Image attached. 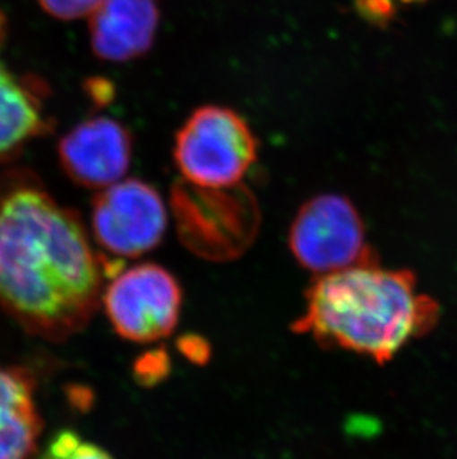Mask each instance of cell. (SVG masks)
Masks as SVG:
<instances>
[{
	"mask_svg": "<svg viewBox=\"0 0 457 459\" xmlns=\"http://www.w3.org/2000/svg\"><path fill=\"white\" fill-rule=\"evenodd\" d=\"M92 247L78 212L27 169L0 178V307L27 333L65 342L82 332L121 271Z\"/></svg>",
	"mask_w": 457,
	"mask_h": 459,
	"instance_id": "obj_1",
	"label": "cell"
},
{
	"mask_svg": "<svg viewBox=\"0 0 457 459\" xmlns=\"http://www.w3.org/2000/svg\"><path fill=\"white\" fill-rule=\"evenodd\" d=\"M305 298L293 332L379 364L429 333L440 318V307L418 290L411 271L380 268L377 262L318 275Z\"/></svg>",
	"mask_w": 457,
	"mask_h": 459,
	"instance_id": "obj_2",
	"label": "cell"
},
{
	"mask_svg": "<svg viewBox=\"0 0 457 459\" xmlns=\"http://www.w3.org/2000/svg\"><path fill=\"white\" fill-rule=\"evenodd\" d=\"M259 153L248 122L232 108L203 106L176 135L174 160L185 182L201 187H232Z\"/></svg>",
	"mask_w": 457,
	"mask_h": 459,
	"instance_id": "obj_3",
	"label": "cell"
},
{
	"mask_svg": "<svg viewBox=\"0 0 457 459\" xmlns=\"http://www.w3.org/2000/svg\"><path fill=\"white\" fill-rule=\"evenodd\" d=\"M174 216L183 243L211 259L241 255L259 228V207L246 186L201 187L180 182L173 189Z\"/></svg>",
	"mask_w": 457,
	"mask_h": 459,
	"instance_id": "obj_4",
	"label": "cell"
},
{
	"mask_svg": "<svg viewBox=\"0 0 457 459\" xmlns=\"http://www.w3.org/2000/svg\"><path fill=\"white\" fill-rule=\"evenodd\" d=\"M289 246L298 264L316 275L377 262L358 210L337 194L302 205L289 228Z\"/></svg>",
	"mask_w": 457,
	"mask_h": 459,
	"instance_id": "obj_5",
	"label": "cell"
},
{
	"mask_svg": "<svg viewBox=\"0 0 457 459\" xmlns=\"http://www.w3.org/2000/svg\"><path fill=\"white\" fill-rule=\"evenodd\" d=\"M101 304L122 339L155 342L177 327L183 291L168 269L158 264H140L112 278L104 287Z\"/></svg>",
	"mask_w": 457,
	"mask_h": 459,
	"instance_id": "obj_6",
	"label": "cell"
},
{
	"mask_svg": "<svg viewBox=\"0 0 457 459\" xmlns=\"http://www.w3.org/2000/svg\"><path fill=\"white\" fill-rule=\"evenodd\" d=\"M168 226L164 201L149 183L128 178L101 189L92 201L95 241L116 257H138L158 247Z\"/></svg>",
	"mask_w": 457,
	"mask_h": 459,
	"instance_id": "obj_7",
	"label": "cell"
},
{
	"mask_svg": "<svg viewBox=\"0 0 457 459\" xmlns=\"http://www.w3.org/2000/svg\"><path fill=\"white\" fill-rule=\"evenodd\" d=\"M56 153L74 185L101 191L122 180L130 169L133 137L121 122L95 117L65 133Z\"/></svg>",
	"mask_w": 457,
	"mask_h": 459,
	"instance_id": "obj_8",
	"label": "cell"
},
{
	"mask_svg": "<svg viewBox=\"0 0 457 459\" xmlns=\"http://www.w3.org/2000/svg\"><path fill=\"white\" fill-rule=\"evenodd\" d=\"M8 27V17L0 9V162L15 160L27 144L54 128L45 104L47 83L30 74H15L2 56Z\"/></svg>",
	"mask_w": 457,
	"mask_h": 459,
	"instance_id": "obj_9",
	"label": "cell"
},
{
	"mask_svg": "<svg viewBox=\"0 0 457 459\" xmlns=\"http://www.w3.org/2000/svg\"><path fill=\"white\" fill-rule=\"evenodd\" d=\"M160 26L156 0H103L90 15V42L101 60L124 63L144 56Z\"/></svg>",
	"mask_w": 457,
	"mask_h": 459,
	"instance_id": "obj_10",
	"label": "cell"
},
{
	"mask_svg": "<svg viewBox=\"0 0 457 459\" xmlns=\"http://www.w3.org/2000/svg\"><path fill=\"white\" fill-rule=\"evenodd\" d=\"M35 393L26 368L0 364V459H35L44 429Z\"/></svg>",
	"mask_w": 457,
	"mask_h": 459,
	"instance_id": "obj_11",
	"label": "cell"
},
{
	"mask_svg": "<svg viewBox=\"0 0 457 459\" xmlns=\"http://www.w3.org/2000/svg\"><path fill=\"white\" fill-rule=\"evenodd\" d=\"M35 459H115L97 443L83 438L73 429L56 431Z\"/></svg>",
	"mask_w": 457,
	"mask_h": 459,
	"instance_id": "obj_12",
	"label": "cell"
},
{
	"mask_svg": "<svg viewBox=\"0 0 457 459\" xmlns=\"http://www.w3.org/2000/svg\"><path fill=\"white\" fill-rule=\"evenodd\" d=\"M168 375L169 357L165 350L146 352L135 361L134 377L142 385H156Z\"/></svg>",
	"mask_w": 457,
	"mask_h": 459,
	"instance_id": "obj_13",
	"label": "cell"
},
{
	"mask_svg": "<svg viewBox=\"0 0 457 459\" xmlns=\"http://www.w3.org/2000/svg\"><path fill=\"white\" fill-rule=\"evenodd\" d=\"M47 15L61 22L90 17L103 0H38Z\"/></svg>",
	"mask_w": 457,
	"mask_h": 459,
	"instance_id": "obj_14",
	"label": "cell"
},
{
	"mask_svg": "<svg viewBox=\"0 0 457 459\" xmlns=\"http://www.w3.org/2000/svg\"><path fill=\"white\" fill-rule=\"evenodd\" d=\"M183 352L185 356L189 357L192 361L196 363H205L208 357H210V348L207 343L203 342V339L196 338V336H187V338L180 341Z\"/></svg>",
	"mask_w": 457,
	"mask_h": 459,
	"instance_id": "obj_15",
	"label": "cell"
},
{
	"mask_svg": "<svg viewBox=\"0 0 457 459\" xmlns=\"http://www.w3.org/2000/svg\"><path fill=\"white\" fill-rule=\"evenodd\" d=\"M88 92H90L92 99L99 104L103 103V101L110 100L112 88H110V83L106 82V81L95 79V81H91V82L88 83Z\"/></svg>",
	"mask_w": 457,
	"mask_h": 459,
	"instance_id": "obj_16",
	"label": "cell"
},
{
	"mask_svg": "<svg viewBox=\"0 0 457 459\" xmlns=\"http://www.w3.org/2000/svg\"><path fill=\"white\" fill-rule=\"evenodd\" d=\"M409 2H410V0H409Z\"/></svg>",
	"mask_w": 457,
	"mask_h": 459,
	"instance_id": "obj_17",
	"label": "cell"
}]
</instances>
